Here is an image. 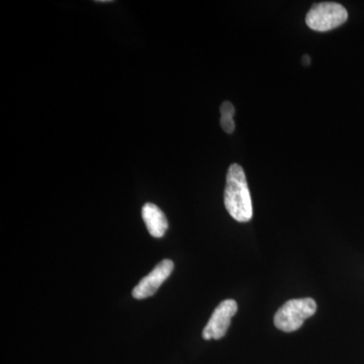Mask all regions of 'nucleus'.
<instances>
[{
	"label": "nucleus",
	"instance_id": "nucleus-1",
	"mask_svg": "<svg viewBox=\"0 0 364 364\" xmlns=\"http://www.w3.org/2000/svg\"><path fill=\"white\" fill-rule=\"evenodd\" d=\"M225 188V207L233 219L240 223L249 222L253 208L245 172L239 164H232L227 173Z\"/></svg>",
	"mask_w": 364,
	"mask_h": 364
},
{
	"label": "nucleus",
	"instance_id": "nucleus-2",
	"mask_svg": "<svg viewBox=\"0 0 364 364\" xmlns=\"http://www.w3.org/2000/svg\"><path fill=\"white\" fill-rule=\"evenodd\" d=\"M317 311L315 299L311 298L291 299L277 311L274 325L284 332H294L303 326L306 318Z\"/></svg>",
	"mask_w": 364,
	"mask_h": 364
},
{
	"label": "nucleus",
	"instance_id": "nucleus-3",
	"mask_svg": "<svg viewBox=\"0 0 364 364\" xmlns=\"http://www.w3.org/2000/svg\"><path fill=\"white\" fill-rule=\"evenodd\" d=\"M347 18L348 13L341 4L336 2H321L314 4L309 11L306 23L314 31L327 32L343 25Z\"/></svg>",
	"mask_w": 364,
	"mask_h": 364
},
{
	"label": "nucleus",
	"instance_id": "nucleus-4",
	"mask_svg": "<svg viewBox=\"0 0 364 364\" xmlns=\"http://www.w3.org/2000/svg\"><path fill=\"white\" fill-rule=\"evenodd\" d=\"M238 311V305L234 299L223 301L215 308L212 317L203 331V338L205 340H219L226 335L232 318Z\"/></svg>",
	"mask_w": 364,
	"mask_h": 364
},
{
	"label": "nucleus",
	"instance_id": "nucleus-5",
	"mask_svg": "<svg viewBox=\"0 0 364 364\" xmlns=\"http://www.w3.org/2000/svg\"><path fill=\"white\" fill-rule=\"evenodd\" d=\"M174 263L171 260L164 259L158 263L154 269L140 280L138 284L134 287L132 294L136 299L149 298L155 294L163 282L168 279L169 275L173 272Z\"/></svg>",
	"mask_w": 364,
	"mask_h": 364
},
{
	"label": "nucleus",
	"instance_id": "nucleus-6",
	"mask_svg": "<svg viewBox=\"0 0 364 364\" xmlns=\"http://www.w3.org/2000/svg\"><path fill=\"white\" fill-rule=\"evenodd\" d=\"M142 218L148 232L154 238H162L168 229L166 215L152 203H147L142 208Z\"/></svg>",
	"mask_w": 364,
	"mask_h": 364
},
{
	"label": "nucleus",
	"instance_id": "nucleus-7",
	"mask_svg": "<svg viewBox=\"0 0 364 364\" xmlns=\"http://www.w3.org/2000/svg\"><path fill=\"white\" fill-rule=\"evenodd\" d=\"M223 130L226 132L228 134L233 133L235 130V123L233 117H222L221 121H220Z\"/></svg>",
	"mask_w": 364,
	"mask_h": 364
},
{
	"label": "nucleus",
	"instance_id": "nucleus-8",
	"mask_svg": "<svg viewBox=\"0 0 364 364\" xmlns=\"http://www.w3.org/2000/svg\"><path fill=\"white\" fill-rule=\"evenodd\" d=\"M220 112H221L222 117H233L235 114L234 105L231 102H224L221 105Z\"/></svg>",
	"mask_w": 364,
	"mask_h": 364
},
{
	"label": "nucleus",
	"instance_id": "nucleus-9",
	"mask_svg": "<svg viewBox=\"0 0 364 364\" xmlns=\"http://www.w3.org/2000/svg\"><path fill=\"white\" fill-rule=\"evenodd\" d=\"M310 57L308 56V55H305V56L303 57V64L304 65H309L310 64Z\"/></svg>",
	"mask_w": 364,
	"mask_h": 364
},
{
	"label": "nucleus",
	"instance_id": "nucleus-10",
	"mask_svg": "<svg viewBox=\"0 0 364 364\" xmlns=\"http://www.w3.org/2000/svg\"><path fill=\"white\" fill-rule=\"evenodd\" d=\"M95 2H100V4H109V2H112V0H98V1Z\"/></svg>",
	"mask_w": 364,
	"mask_h": 364
}]
</instances>
